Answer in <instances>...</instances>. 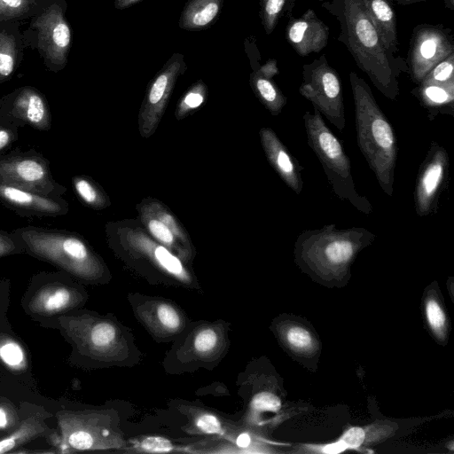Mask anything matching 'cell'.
<instances>
[{"mask_svg":"<svg viewBox=\"0 0 454 454\" xmlns=\"http://www.w3.org/2000/svg\"><path fill=\"white\" fill-rule=\"evenodd\" d=\"M365 10L386 48L394 54L398 49L397 19L390 0H363Z\"/></svg>","mask_w":454,"mask_h":454,"instance_id":"603a6c76","label":"cell"},{"mask_svg":"<svg viewBox=\"0 0 454 454\" xmlns=\"http://www.w3.org/2000/svg\"><path fill=\"white\" fill-rule=\"evenodd\" d=\"M146 207L160 220L166 223L179 241L190 251L189 249V239L185 232L182 230L180 223L176 221L175 216L166 208H164L160 203H151Z\"/></svg>","mask_w":454,"mask_h":454,"instance_id":"836d02e7","label":"cell"},{"mask_svg":"<svg viewBox=\"0 0 454 454\" xmlns=\"http://www.w3.org/2000/svg\"><path fill=\"white\" fill-rule=\"evenodd\" d=\"M0 203L22 217H58L69 211L62 196H50L0 183Z\"/></svg>","mask_w":454,"mask_h":454,"instance_id":"9a60e30c","label":"cell"},{"mask_svg":"<svg viewBox=\"0 0 454 454\" xmlns=\"http://www.w3.org/2000/svg\"><path fill=\"white\" fill-rule=\"evenodd\" d=\"M365 439V432L362 427H354L346 431L340 440L348 449H358Z\"/></svg>","mask_w":454,"mask_h":454,"instance_id":"b9f144b4","label":"cell"},{"mask_svg":"<svg viewBox=\"0 0 454 454\" xmlns=\"http://www.w3.org/2000/svg\"><path fill=\"white\" fill-rule=\"evenodd\" d=\"M20 23L0 21V83L12 77L23 59L26 45Z\"/></svg>","mask_w":454,"mask_h":454,"instance_id":"d6986e66","label":"cell"},{"mask_svg":"<svg viewBox=\"0 0 454 454\" xmlns=\"http://www.w3.org/2000/svg\"><path fill=\"white\" fill-rule=\"evenodd\" d=\"M401 5H409L411 4H416L419 2H425L427 0H395Z\"/></svg>","mask_w":454,"mask_h":454,"instance_id":"c3c4849f","label":"cell"},{"mask_svg":"<svg viewBox=\"0 0 454 454\" xmlns=\"http://www.w3.org/2000/svg\"><path fill=\"white\" fill-rule=\"evenodd\" d=\"M61 439L66 447L76 450L108 448L111 431L96 412L61 411L57 415Z\"/></svg>","mask_w":454,"mask_h":454,"instance_id":"5bb4252c","label":"cell"},{"mask_svg":"<svg viewBox=\"0 0 454 454\" xmlns=\"http://www.w3.org/2000/svg\"><path fill=\"white\" fill-rule=\"evenodd\" d=\"M195 427L207 434H223L224 430L220 419L210 412L199 414L194 420Z\"/></svg>","mask_w":454,"mask_h":454,"instance_id":"74e56055","label":"cell"},{"mask_svg":"<svg viewBox=\"0 0 454 454\" xmlns=\"http://www.w3.org/2000/svg\"><path fill=\"white\" fill-rule=\"evenodd\" d=\"M59 323L82 353L104 361L115 358L122 335L109 320L82 315L61 317Z\"/></svg>","mask_w":454,"mask_h":454,"instance_id":"30bf717a","label":"cell"},{"mask_svg":"<svg viewBox=\"0 0 454 454\" xmlns=\"http://www.w3.org/2000/svg\"><path fill=\"white\" fill-rule=\"evenodd\" d=\"M141 215L147 230L161 245L176 255L187 259L190 251L179 241L166 223L154 215L146 207L143 209Z\"/></svg>","mask_w":454,"mask_h":454,"instance_id":"484cf974","label":"cell"},{"mask_svg":"<svg viewBox=\"0 0 454 454\" xmlns=\"http://www.w3.org/2000/svg\"><path fill=\"white\" fill-rule=\"evenodd\" d=\"M426 316L434 333L439 338H443L446 329V316L442 307L435 300L430 299L427 301Z\"/></svg>","mask_w":454,"mask_h":454,"instance_id":"e575fe53","label":"cell"},{"mask_svg":"<svg viewBox=\"0 0 454 454\" xmlns=\"http://www.w3.org/2000/svg\"><path fill=\"white\" fill-rule=\"evenodd\" d=\"M24 252L89 282L100 280L105 267L80 235L59 229L24 226L12 231Z\"/></svg>","mask_w":454,"mask_h":454,"instance_id":"3957f363","label":"cell"},{"mask_svg":"<svg viewBox=\"0 0 454 454\" xmlns=\"http://www.w3.org/2000/svg\"><path fill=\"white\" fill-rule=\"evenodd\" d=\"M299 93L340 131L346 126L341 80L325 55L302 66Z\"/></svg>","mask_w":454,"mask_h":454,"instance_id":"52a82bcc","label":"cell"},{"mask_svg":"<svg viewBox=\"0 0 454 454\" xmlns=\"http://www.w3.org/2000/svg\"><path fill=\"white\" fill-rule=\"evenodd\" d=\"M24 252L13 231L0 230V257Z\"/></svg>","mask_w":454,"mask_h":454,"instance_id":"ab89813d","label":"cell"},{"mask_svg":"<svg viewBox=\"0 0 454 454\" xmlns=\"http://www.w3.org/2000/svg\"><path fill=\"white\" fill-rule=\"evenodd\" d=\"M375 239L376 235L365 228L337 229L335 223H331L301 232L295 242V254L300 262L316 271L341 272L360 250Z\"/></svg>","mask_w":454,"mask_h":454,"instance_id":"277c9868","label":"cell"},{"mask_svg":"<svg viewBox=\"0 0 454 454\" xmlns=\"http://www.w3.org/2000/svg\"><path fill=\"white\" fill-rule=\"evenodd\" d=\"M314 113L303 114L308 145L317 155L333 193L341 200H347L359 212L370 215L372 206L369 200L356 190L351 173L350 160L340 140L325 124L322 114Z\"/></svg>","mask_w":454,"mask_h":454,"instance_id":"5b68a950","label":"cell"},{"mask_svg":"<svg viewBox=\"0 0 454 454\" xmlns=\"http://www.w3.org/2000/svg\"><path fill=\"white\" fill-rule=\"evenodd\" d=\"M259 135L268 161L284 183L299 195L303 187V167L270 128H262Z\"/></svg>","mask_w":454,"mask_h":454,"instance_id":"ac0fdd59","label":"cell"},{"mask_svg":"<svg viewBox=\"0 0 454 454\" xmlns=\"http://www.w3.org/2000/svg\"><path fill=\"white\" fill-rule=\"evenodd\" d=\"M449 170L448 152L437 142H431L415 183L414 205L419 216L438 212L440 197L449 182Z\"/></svg>","mask_w":454,"mask_h":454,"instance_id":"8fae6325","label":"cell"},{"mask_svg":"<svg viewBox=\"0 0 454 454\" xmlns=\"http://www.w3.org/2000/svg\"><path fill=\"white\" fill-rule=\"evenodd\" d=\"M349 82L357 145L381 190L392 196L398 153L396 137L367 82L355 72L349 73Z\"/></svg>","mask_w":454,"mask_h":454,"instance_id":"7a4b0ae2","label":"cell"},{"mask_svg":"<svg viewBox=\"0 0 454 454\" xmlns=\"http://www.w3.org/2000/svg\"><path fill=\"white\" fill-rule=\"evenodd\" d=\"M207 95V87L200 80L194 83L179 101L176 115L177 119L183 118L189 111L202 105Z\"/></svg>","mask_w":454,"mask_h":454,"instance_id":"d6a6232c","label":"cell"},{"mask_svg":"<svg viewBox=\"0 0 454 454\" xmlns=\"http://www.w3.org/2000/svg\"><path fill=\"white\" fill-rule=\"evenodd\" d=\"M321 5L338 20V41L346 46L359 69L381 94L395 100L400 94L398 78L409 68L403 58L386 48L363 0H325Z\"/></svg>","mask_w":454,"mask_h":454,"instance_id":"6da1fadb","label":"cell"},{"mask_svg":"<svg viewBox=\"0 0 454 454\" xmlns=\"http://www.w3.org/2000/svg\"><path fill=\"white\" fill-rule=\"evenodd\" d=\"M286 37L298 55L306 57L327 45L329 27L309 8L299 18H289Z\"/></svg>","mask_w":454,"mask_h":454,"instance_id":"2e32d148","label":"cell"},{"mask_svg":"<svg viewBox=\"0 0 454 454\" xmlns=\"http://www.w3.org/2000/svg\"><path fill=\"white\" fill-rule=\"evenodd\" d=\"M45 430V425L36 416L27 419L13 433L0 440V454L9 452L42 435Z\"/></svg>","mask_w":454,"mask_h":454,"instance_id":"4316f807","label":"cell"},{"mask_svg":"<svg viewBox=\"0 0 454 454\" xmlns=\"http://www.w3.org/2000/svg\"><path fill=\"white\" fill-rule=\"evenodd\" d=\"M19 129L0 121V153H4L19 138Z\"/></svg>","mask_w":454,"mask_h":454,"instance_id":"60d3db41","label":"cell"},{"mask_svg":"<svg viewBox=\"0 0 454 454\" xmlns=\"http://www.w3.org/2000/svg\"><path fill=\"white\" fill-rule=\"evenodd\" d=\"M446 8L453 11L454 10V0H444Z\"/></svg>","mask_w":454,"mask_h":454,"instance_id":"681fc988","label":"cell"},{"mask_svg":"<svg viewBox=\"0 0 454 454\" xmlns=\"http://www.w3.org/2000/svg\"><path fill=\"white\" fill-rule=\"evenodd\" d=\"M287 343L295 350L305 352L311 349L313 339L310 333L301 326L290 327L286 334Z\"/></svg>","mask_w":454,"mask_h":454,"instance_id":"8d00e7d4","label":"cell"},{"mask_svg":"<svg viewBox=\"0 0 454 454\" xmlns=\"http://www.w3.org/2000/svg\"><path fill=\"white\" fill-rule=\"evenodd\" d=\"M66 0H43L22 31L26 48L36 51L45 67L53 73L63 70L72 46V29L66 16Z\"/></svg>","mask_w":454,"mask_h":454,"instance_id":"8992f818","label":"cell"},{"mask_svg":"<svg viewBox=\"0 0 454 454\" xmlns=\"http://www.w3.org/2000/svg\"><path fill=\"white\" fill-rule=\"evenodd\" d=\"M82 299V295L75 289L67 286L46 285L31 298L28 309L38 315L51 316L74 308Z\"/></svg>","mask_w":454,"mask_h":454,"instance_id":"ffe728a7","label":"cell"},{"mask_svg":"<svg viewBox=\"0 0 454 454\" xmlns=\"http://www.w3.org/2000/svg\"><path fill=\"white\" fill-rule=\"evenodd\" d=\"M0 183L50 196L67 191L53 178L48 159L35 150L0 153Z\"/></svg>","mask_w":454,"mask_h":454,"instance_id":"ba28073f","label":"cell"},{"mask_svg":"<svg viewBox=\"0 0 454 454\" xmlns=\"http://www.w3.org/2000/svg\"><path fill=\"white\" fill-rule=\"evenodd\" d=\"M43 0H0V21L30 19Z\"/></svg>","mask_w":454,"mask_h":454,"instance_id":"f546056e","label":"cell"},{"mask_svg":"<svg viewBox=\"0 0 454 454\" xmlns=\"http://www.w3.org/2000/svg\"><path fill=\"white\" fill-rule=\"evenodd\" d=\"M51 120L44 94L33 86L17 88L0 99V121L4 124L48 131L51 128Z\"/></svg>","mask_w":454,"mask_h":454,"instance_id":"4fadbf2b","label":"cell"},{"mask_svg":"<svg viewBox=\"0 0 454 454\" xmlns=\"http://www.w3.org/2000/svg\"><path fill=\"white\" fill-rule=\"evenodd\" d=\"M134 252L138 253L153 269L160 271L174 283L191 285L192 278L180 258L163 245L156 244L144 234H135L129 239Z\"/></svg>","mask_w":454,"mask_h":454,"instance_id":"e0dca14e","label":"cell"},{"mask_svg":"<svg viewBox=\"0 0 454 454\" xmlns=\"http://www.w3.org/2000/svg\"><path fill=\"white\" fill-rule=\"evenodd\" d=\"M72 183L75 193L87 206L98 209L108 204L101 189L90 177L75 176L72 178Z\"/></svg>","mask_w":454,"mask_h":454,"instance_id":"f1b7e54d","label":"cell"},{"mask_svg":"<svg viewBox=\"0 0 454 454\" xmlns=\"http://www.w3.org/2000/svg\"><path fill=\"white\" fill-rule=\"evenodd\" d=\"M187 69L184 55L174 53L151 80L138 116L143 137H150L158 127L177 78Z\"/></svg>","mask_w":454,"mask_h":454,"instance_id":"7c38bea8","label":"cell"},{"mask_svg":"<svg viewBox=\"0 0 454 454\" xmlns=\"http://www.w3.org/2000/svg\"><path fill=\"white\" fill-rule=\"evenodd\" d=\"M454 54L451 30L442 24L414 27L406 63L412 82L419 84L439 62Z\"/></svg>","mask_w":454,"mask_h":454,"instance_id":"9c48e42d","label":"cell"},{"mask_svg":"<svg viewBox=\"0 0 454 454\" xmlns=\"http://www.w3.org/2000/svg\"><path fill=\"white\" fill-rule=\"evenodd\" d=\"M0 360L10 369L21 371L27 367V356L22 346L8 337L0 339Z\"/></svg>","mask_w":454,"mask_h":454,"instance_id":"4dcf8cb0","label":"cell"},{"mask_svg":"<svg viewBox=\"0 0 454 454\" xmlns=\"http://www.w3.org/2000/svg\"><path fill=\"white\" fill-rule=\"evenodd\" d=\"M140 1L141 0H114V7L118 10H123Z\"/></svg>","mask_w":454,"mask_h":454,"instance_id":"7dc6e473","label":"cell"},{"mask_svg":"<svg viewBox=\"0 0 454 454\" xmlns=\"http://www.w3.org/2000/svg\"><path fill=\"white\" fill-rule=\"evenodd\" d=\"M311 451L317 453H325V454H336L345 451L348 447L346 444L340 439L335 442L319 445V446H310L309 447Z\"/></svg>","mask_w":454,"mask_h":454,"instance_id":"ee69618b","label":"cell"},{"mask_svg":"<svg viewBox=\"0 0 454 454\" xmlns=\"http://www.w3.org/2000/svg\"><path fill=\"white\" fill-rule=\"evenodd\" d=\"M278 73L277 61L269 59L266 64L254 69L250 74L251 88L273 116L278 115L287 102V98L272 79Z\"/></svg>","mask_w":454,"mask_h":454,"instance_id":"44dd1931","label":"cell"},{"mask_svg":"<svg viewBox=\"0 0 454 454\" xmlns=\"http://www.w3.org/2000/svg\"><path fill=\"white\" fill-rule=\"evenodd\" d=\"M297 0H259V16L266 35H270L278 22L290 18Z\"/></svg>","mask_w":454,"mask_h":454,"instance_id":"83f0119b","label":"cell"},{"mask_svg":"<svg viewBox=\"0 0 454 454\" xmlns=\"http://www.w3.org/2000/svg\"><path fill=\"white\" fill-rule=\"evenodd\" d=\"M139 448L150 452H167L174 449L171 443L160 437H149L142 441Z\"/></svg>","mask_w":454,"mask_h":454,"instance_id":"7bdbcfd3","label":"cell"},{"mask_svg":"<svg viewBox=\"0 0 454 454\" xmlns=\"http://www.w3.org/2000/svg\"><path fill=\"white\" fill-rule=\"evenodd\" d=\"M223 0H188L181 12L178 25L188 31L209 27L219 17Z\"/></svg>","mask_w":454,"mask_h":454,"instance_id":"d4e9b609","label":"cell"},{"mask_svg":"<svg viewBox=\"0 0 454 454\" xmlns=\"http://www.w3.org/2000/svg\"><path fill=\"white\" fill-rule=\"evenodd\" d=\"M16 420L12 408L8 404H0V430L12 427Z\"/></svg>","mask_w":454,"mask_h":454,"instance_id":"f6af8a7d","label":"cell"},{"mask_svg":"<svg viewBox=\"0 0 454 454\" xmlns=\"http://www.w3.org/2000/svg\"><path fill=\"white\" fill-rule=\"evenodd\" d=\"M411 94L428 111L430 120L438 114L454 115V82L422 81L411 90Z\"/></svg>","mask_w":454,"mask_h":454,"instance_id":"7402d4cb","label":"cell"},{"mask_svg":"<svg viewBox=\"0 0 454 454\" xmlns=\"http://www.w3.org/2000/svg\"><path fill=\"white\" fill-rule=\"evenodd\" d=\"M137 311L145 324L154 333L163 336L178 333L184 327V318L180 311L167 301L149 302Z\"/></svg>","mask_w":454,"mask_h":454,"instance_id":"cb8c5ba5","label":"cell"},{"mask_svg":"<svg viewBox=\"0 0 454 454\" xmlns=\"http://www.w3.org/2000/svg\"><path fill=\"white\" fill-rule=\"evenodd\" d=\"M251 407L256 411H278L281 408V401L272 393L262 392L253 398Z\"/></svg>","mask_w":454,"mask_h":454,"instance_id":"f35d334b","label":"cell"},{"mask_svg":"<svg viewBox=\"0 0 454 454\" xmlns=\"http://www.w3.org/2000/svg\"><path fill=\"white\" fill-rule=\"evenodd\" d=\"M235 443L239 448H248L251 444V437L247 433L239 434L235 440Z\"/></svg>","mask_w":454,"mask_h":454,"instance_id":"bcb514c9","label":"cell"},{"mask_svg":"<svg viewBox=\"0 0 454 454\" xmlns=\"http://www.w3.org/2000/svg\"><path fill=\"white\" fill-rule=\"evenodd\" d=\"M222 344V336L214 327H203L193 336L192 351L200 357L209 356L216 353Z\"/></svg>","mask_w":454,"mask_h":454,"instance_id":"1f68e13d","label":"cell"},{"mask_svg":"<svg viewBox=\"0 0 454 454\" xmlns=\"http://www.w3.org/2000/svg\"><path fill=\"white\" fill-rule=\"evenodd\" d=\"M422 81L432 82H454V54L434 66Z\"/></svg>","mask_w":454,"mask_h":454,"instance_id":"d590c367","label":"cell"}]
</instances>
